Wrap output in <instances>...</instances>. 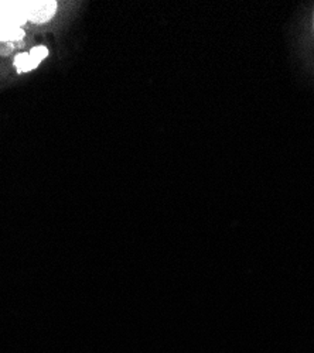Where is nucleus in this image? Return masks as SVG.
<instances>
[{
    "mask_svg": "<svg viewBox=\"0 0 314 353\" xmlns=\"http://www.w3.org/2000/svg\"><path fill=\"white\" fill-rule=\"evenodd\" d=\"M57 10V3L50 0H33V2H26L27 20L33 23H46L48 21Z\"/></svg>",
    "mask_w": 314,
    "mask_h": 353,
    "instance_id": "f03ea898",
    "label": "nucleus"
},
{
    "mask_svg": "<svg viewBox=\"0 0 314 353\" xmlns=\"http://www.w3.org/2000/svg\"><path fill=\"white\" fill-rule=\"evenodd\" d=\"M47 54H48V50L46 47H36L32 50V52L19 54L14 58V65L19 72L32 71L44 60Z\"/></svg>",
    "mask_w": 314,
    "mask_h": 353,
    "instance_id": "7ed1b4c3",
    "label": "nucleus"
},
{
    "mask_svg": "<svg viewBox=\"0 0 314 353\" xmlns=\"http://www.w3.org/2000/svg\"><path fill=\"white\" fill-rule=\"evenodd\" d=\"M27 21L26 2L0 0V43H16L24 37L23 26Z\"/></svg>",
    "mask_w": 314,
    "mask_h": 353,
    "instance_id": "f257e3e1",
    "label": "nucleus"
}]
</instances>
